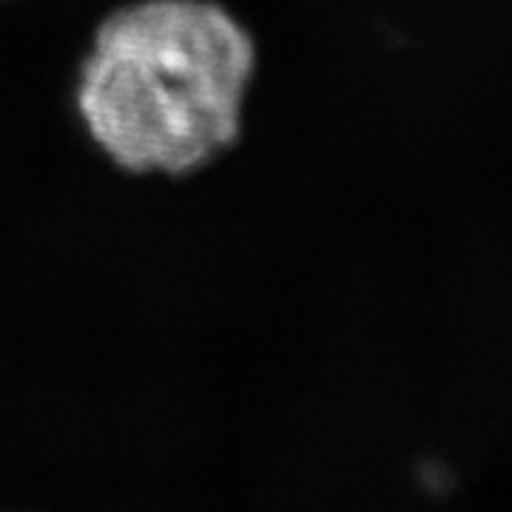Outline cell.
<instances>
[{
    "label": "cell",
    "instance_id": "cell-1",
    "mask_svg": "<svg viewBox=\"0 0 512 512\" xmlns=\"http://www.w3.org/2000/svg\"><path fill=\"white\" fill-rule=\"evenodd\" d=\"M254 32L222 0H126L94 23L72 106L94 151L128 177L180 180L245 134Z\"/></svg>",
    "mask_w": 512,
    "mask_h": 512
}]
</instances>
